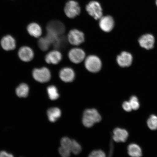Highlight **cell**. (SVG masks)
I'll list each match as a JSON object with an SVG mask.
<instances>
[{
    "label": "cell",
    "instance_id": "6da1fadb",
    "mask_svg": "<svg viewBox=\"0 0 157 157\" xmlns=\"http://www.w3.org/2000/svg\"><path fill=\"white\" fill-rule=\"evenodd\" d=\"M101 115L95 109H89L84 111L82 122L84 126L90 128L93 127L94 124L101 121Z\"/></svg>",
    "mask_w": 157,
    "mask_h": 157
},
{
    "label": "cell",
    "instance_id": "7a4b0ae2",
    "mask_svg": "<svg viewBox=\"0 0 157 157\" xmlns=\"http://www.w3.org/2000/svg\"><path fill=\"white\" fill-rule=\"evenodd\" d=\"M84 65L87 70L92 73L99 72L102 67L101 60L97 56L94 55L90 56L86 58Z\"/></svg>",
    "mask_w": 157,
    "mask_h": 157
},
{
    "label": "cell",
    "instance_id": "3957f363",
    "mask_svg": "<svg viewBox=\"0 0 157 157\" xmlns=\"http://www.w3.org/2000/svg\"><path fill=\"white\" fill-rule=\"evenodd\" d=\"M86 10L88 14L98 20L103 16V10L99 3L96 1L90 2L86 6Z\"/></svg>",
    "mask_w": 157,
    "mask_h": 157
},
{
    "label": "cell",
    "instance_id": "277c9868",
    "mask_svg": "<svg viewBox=\"0 0 157 157\" xmlns=\"http://www.w3.org/2000/svg\"><path fill=\"white\" fill-rule=\"evenodd\" d=\"M64 11L69 18H73L80 14L81 9L77 2L71 0L66 3Z\"/></svg>",
    "mask_w": 157,
    "mask_h": 157
},
{
    "label": "cell",
    "instance_id": "5b68a950",
    "mask_svg": "<svg viewBox=\"0 0 157 157\" xmlns=\"http://www.w3.org/2000/svg\"><path fill=\"white\" fill-rule=\"evenodd\" d=\"M47 33H51L57 36H61L65 31L64 25L60 21L57 20L52 21L47 25Z\"/></svg>",
    "mask_w": 157,
    "mask_h": 157
},
{
    "label": "cell",
    "instance_id": "8992f818",
    "mask_svg": "<svg viewBox=\"0 0 157 157\" xmlns=\"http://www.w3.org/2000/svg\"><path fill=\"white\" fill-rule=\"evenodd\" d=\"M33 75L36 81L43 83L49 81L51 77L50 70L45 67L34 69L33 71Z\"/></svg>",
    "mask_w": 157,
    "mask_h": 157
},
{
    "label": "cell",
    "instance_id": "52a82bcc",
    "mask_svg": "<svg viewBox=\"0 0 157 157\" xmlns=\"http://www.w3.org/2000/svg\"><path fill=\"white\" fill-rule=\"evenodd\" d=\"M68 42L74 46H78L85 40L84 34L82 31L77 29H73L70 31L67 36Z\"/></svg>",
    "mask_w": 157,
    "mask_h": 157
},
{
    "label": "cell",
    "instance_id": "ba28073f",
    "mask_svg": "<svg viewBox=\"0 0 157 157\" xmlns=\"http://www.w3.org/2000/svg\"><path fill=\"white\" fill-rule=\"evenodd\" d=\"M68 56L69 58L72 62L74 63L78 64L84 59L86 54L82 49L74 48L70 51Z\"/></svg>",
    "mask_w": 157,
    "mask_h": 157
},
{
    "label": "cell",
    "instance_id": "9c48e42d",
    "mask_svg": "<svg viewBox=\"0 0 157 157\" xmlns=\"http://www.w3.org/2000/svg\"><path fill=\"white\" fill-rule=\"evenodd\" d=\"M99 25L100 28L104 32H110L114 26V21L111 16L107 15L102 17L100 19Z\"/></svg>",
    "mask_w": 157,
    "mask_h": 157
},
{
    "label": "cell",
    "instance_id": "30bf717a",
    "mask_svg": "<svg viewBox=\"0 0 157 157\" xmlns=\"http://www.w3.org/2000/svg\"><path fill=\"white\" fill-rule=\"evenodd\" d=\"M117 60L118 64L121 67H128L132 64L133 58L129 53L124 52L117 56Z\"/></svg>",
    "mask_w": 157,
    "mask_h": 157
},
{
    "label": "cell",
    "instance_id": "8fae6325",
    "mask_svg": "<svg viewBox=\"0 0 157 157\" xmlns=\"http://www.w3.org/2000/svg\"><path fill=\"white\" fill-rule=\"evenodd\" d=\"M18 54L19 58L25 62L30 61L34 56L32 49L27 46H23L20 48Z\"/></svg>",
    "mask_w": 157,
    "mask_h": 157
},
{
    "label": "cell",
    "instance_id": "7c38bea8",
    "mask_svg": "<svg viewBox=\"0 0 157 157\" xmlns=\"http://www.w3.org/2000/svg\"><path fill=\"white\" fill-rule=\"evenodd\" d=\"M139 42L142 48L150 50L154 47L155 38L152 35L147 34L143 35L139 39Z\"/></svg>",
    "mask_w": 157,
    "mask_h": 157
},
{
    "label": "cell",
    "instance_id": "4fadbf2b",
    "mask_svg": "<svg viewBox=\"0 0 157 157\" xmlns=\"http://www.w3.org/2000/svg\"><path fill=\"white\" fill-rule=\"evenodd\" d=\"M61 53L57 50L51 51L45 56V61L48 64H57L62 60Z\"/></svg>",
    "mask_w": 157,
    "mask_h": 157
},
{
    "label": "cell",
    "instance_id": "5bb4252c",
    "mask_svg": "<svg viewBox=\"0 0 157 157\" xmlns=\"http://www.w3.org/2000/svg\"><path fill=\"white\" fill-rule=\"evenodd\" d=\"M75 76L74 70L69 67H65L61 70L59 72V77L63 81L70 82L73 81Z\"/></svg>",
    "mask_w": 157,
    "mask_h": 157
},
{
    "label": "cell",
    "instance_id": "9a60e30c",
    "mask_svg": "<svg viewBox=\"0 0 157 157\" xmlns=\"http://www.w3.org/2000/svg\"><path fill=\"white\" fill-rule=\"evenodd\" d=\"M2 48L6 51L14 50L16 48V42L13 37L10 35L3 37L1 42Z\"/></svg>",
    "mask_w": 157,
    "mask_h": 157
},
{
    "label": "cell",
    "instance_id": "2e32d148",
    "mask_svg": "<svg viewBox=\"0 0 157 157\" xmlns=\"http://www.w3.org/2000/svg\"><path fill=\"white\" fill-rule=\"evenodd\" d=\"M113 140L117 142H124L128 136V133L125 129L117 128L113 131Z\"/></svg>",
    "mask_w": 157,
    "mask_h": 157
},
{
    "label": "cell",
    "instance_id": "e0dca14e",
    "mask_svg": "<svg viewBox=\"0 0 157 157\" xmlns=\"http://www.w3.org/2000/svg\"><path fill=\"white\" fill-rule=\"evenodd\" d=\"M27 30L29 35L35 38H39L42 34L41 27L36 23H33L27 26Z\"/></svg>",
    "mask_w": 157,
    "mask_h": 157
},
{
    "label": "cell",
    "instance_id": "ac0fdd59",
    "mask_svg": "<svg viewBox=\"0 0 157 157\" xmlns=\"http://www.w3.org/2000/svg\"><path fill=\"white\" fill-rule=\"evenodd\" d=\"M47 115L49 121L52 122H54L60 117L61 112L58 108H52L48 110Z\"/></svg>",
    "mask_w": 157,
    "mask_h": 157
},
{
    "label": "cell",
    "instance_id": "d6986e66",
    "mask_svg": "<svg viewBox=\"0 0 157 157\" xmlns=\"http://www.w3.org/2000/svg\"><path fill=\"white\" fill-rule=\"evenodd\" d=\"M129 156L133 157H139L142 156V151L140 147L136 144H131L128 147Z\"/></svg>",
    "mask_w": 157,
    "mask_h": 157
},
{
    "label": "cell",
    "instance_id": "ffe728a7",
    "mask_svg": "<svg viewBox=\"0 0 157 157\" xmlns=\"http://www.w3.org/2000/svg\"><path fill=\"white\" fill-rule=\"evenodd\" d=\"M29 88L28 85L25 83L20 84L16 90V93L20 98L26 97L28 95Z\"/></svg>",
    "mask_w": 157,
    "mask_h": 157
},
{
    "label": "cell",
    "instance_id": "44dd1931",
    "mask_svg": "<svg viewBox=\"0 0 157 157\" xmlns=\"http://www.w3.org/2000/svg\"><path fill=\"white\" fill-rule=\"evenodd\" d=\"M52 44V43L46 36L39 39L38 42L39 48L43 51L48 50Z\"/></svg>",
    "mask_w": 157,
    "mask_h": 157
},
{
    "label": "cell",
    "instance_id": "7402d4cb",
    "mask_svg": "<svg viewBox=\"0 0 157 157\" xmlns=\"http://www.w3.org/2000/svg\"><path fill=\"white\" fill-rule=\"evenodd\" d=\"M65 37L59 36L55 42L53 44L54 48L60 49L64 48L67 45L68 39H66Z\"/></svg>",
    "mask_w": 157,
    "mask_h": 157
},
{
    "label": "cell",
    "instance_id": "603a6c76",
    "mask_svg": "<svg viewBox=\"0 0 157 157\" xmlns=\"http://www.w3.org/2000/svg\"><path fill=\"white\" fill-rule=\"evenodd\" d=\"M48 94L49 98L51 100L54 101L58 99L59 95L58 93L57 89L54 86H49L48 88Z\"/></svg>",
    "mask_w": 157,
    "mask_h": 157
},
{
    "label": "cell",
    "instance_id": "cb8c5ba5",
    "mask_svg": "<svg viewBox=\"0 0 157 157\" xmlns=\"http://www.w3.org/2000/svg\"><path fill=\"white\" fill-rule=\"evenodd\" d=\"M148 126L151 130L157 129V117L154 115H151L147 121Z\"/></svg>",
    "mask_w": 157,
    "mask_h": 157
},
{
    "label": "cell",
    "instance_id": "d4e9b609",
    "mask_svg": "<svg viewBox=\"0 0 157 157\" xmlns=\"http://www.w3.org/2000/svg\"><path fill=\"white\" fill-rule=\"evenodd\" d=\"M70 150L74 154L78 155L81 152L82 147L76 141L72 140Z\"/></svg>",
    "mask_w": 157,
    "mask_h": 157
},
{
    "label": "cell",
    "instance_id": "484cf974",
    "mask_svg": "<svg viewBox=\"0 0 157 157\" xmlns=\"http://www.w3.org/2000/svg\"><path fill=\"white\" fill-rule=\"evenodd\" d=\"M129 102L130 104L132 109L134 110H136L140 107V104H139L138 98L136 96H132L130 98Z\"/></svg>",
    "mask_w": 157,
    "mask_h": 157
},
{
    "label": "cell",
    "instance_id": "4316f807",
    "mask_svg": "<svg viewBox=\"0 0 157 157\" xmlns=\"http://www.w3.org/2000/svg\"><path fill=\"white\" fill-rule=\"evenodd\" d=\"M72 140L67 137H64L61 140L60 143L61 146L64 148L69 149L70 150ZM71 151V150H70Z\"/></svg>",
    "mask_w": 157,
    "mask_h": 157
},
{
    "label": "cell",
    "instance_id": "83f0119b",
    "mask_svg": "<svg viewBox=\"0 0 157 157\" xmlns=\"http://www.w3.org/2000/svg\"><path fill=\"white\" fill-rule=\"evenodd\" d=\"M59 153L61 156L63 157H68L70 155L71 151L69 149L61 147L59 149Z\"/></svg>",
    "mask_w": 157,
    "mask_h": 157
},
{
    "label": "cell",
    "instance_id": "f1b7e54d",
    "mask_svg": "<svg viewBox=\"0 0 157 157\" xmlns=\"http://www.w3.org/2000/svg\"><path fill=\"white\" fill-rule=\"evenodd\" d=\"M105 153L101 150H95L92 152L89 155L90 157H105Z\"/></svg>",
    "mask_w": 157,
    "mask_h": 157
},
{
    "label": "cell",
    "instance_id": "f546056e",
    "mask_svg": "<svg viewBox=\"0 0 157 157\" xmlns=\"http://www.w3.org/2000/svg\"><path fill=\"white\" fill-rule=\"evenodd\" d=\"M122 107L123 109L125 111L128 112H131L132 110L129 101H125L124 102L122 105Z\"/></svg>",
    "mask_w": 157,
    "mask_h": 157
},
{
    "label": "cell",
    "instance_id": "4dcf8cb0",
    "mask_svg": "<svg viewBox=\"0 0 157 157\" xmlns=\"http://www.w3.org/2000/svg\"><path fill=\"white\" fill-rule=\"evenodd\" d=\"M13 157L12 154L7 153L5 151H1L0 152V157Z\"/></svg>",
    "mask_w": 157,
    "mask_h": 157
},
{
    "label": "cell",
    "instance_id": "1f68e13d",
    "mask_svg": "<svg viewBox=\"0 0 157 157\" xmlns=\"http://www.w3.org/2000/svg\"><path fill=\"white\" fill-rule=\"evenodd\" d=\"M155 4L157 7V0H155Z\"/></svg>",
    "mask_w": 157,
    "mask_h": 157
}]
</instances>
